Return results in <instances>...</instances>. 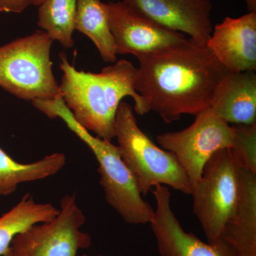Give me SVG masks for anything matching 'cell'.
<instances>
[{
    "instance_id": "obj_6",
    "label": "cell",
    "mask_w": 256,
    "mask_h": 256,
    "mask_svg": "<svg viewBox=\"0 0 256 256\" xmlns=\"http://www.w3.org/2000/svg\"><path fill=\"white\" fill-rule=\"evenodd\" d=\"M239 170L230 148L220 150L208 160L201 178L192 188L193 212L210 244L222 240L226 224L236 206Z\"/></svg>"
},
{
    "instance_id": "obj_11",
    "label": "cell",
    "mask_w": 256,
    "mask_h": 256,
    "mask_svg": "<svg viewBox=\"0 0 256 256\" xmlns=\"http://www.w3.org/2000/svg\"><path fill=\"white\" fill-rule=\"evenodd\" d=\"M138 14L206 46L213 31L210 0H122Z\"/></svg>"
},
{
    "instance_id": "obj_9",
    "label": "cell",
    "mask_w": 256,
    "mask_h": 256,
    "mask_svg": "<svg viewBox=\"0 0 256 256\" xmlns=\"http://www.w3.org/2000/svg\"><path fill=\"white\" fill-rule=\"evenodd\" d=\"M106 4L117 54H132L138 58L186 40L183 34L153 22L122 1Z\"/></svg>"
},
{
    "instance_id": "obj_21",
    "label": "cell",
    "mask_w": 256,
    "mask_h": 256,
    "mask_svg": "<svg viewBox=\"0 0 256 256\" xmlns=\"http://www.w3.org/2000/svg\"><path fill=\"white\" fill-rule=\"evenodd\" d=\"M248 12H256V0H245Z\"/></svg>"
},
{
    "instance_id": "obj_24",
    "label": "cell",
    "mask_w": 256,
    "mask_h": 256,
    "mask_svg": "<svg viewBox=\"0 0 256 256\" xmlns=\"http://www.w3.org/2000/svg\"><path fill=\"white\" fill-rule=\"evenodd\" d=\"M4 256H11V254H10V252H9V254H8V255H6Z\"/></svg>"
},
{
    "instance_id": "obj_8",
    "label": "cell",
    "mask_w": 256,
    "mask_h": 256,
    "mask_svg": "<svg viewBox=\"0 0 256 256\" xmlns=\"http://www.w3.org/2000/svg\"><path fill=\"white\" fill-rule=\"evenodd\" d=\"M86 216L76 194L60 200V214L50 222L36 224L18 234L12 242V256H77L90 247V235L80 230Z\"/></svg>"
},
{
    "instance_id": "obj_5",
    "label": "cell",
    "mask_w": 256,
    "mask_h": 256,
    "mask_svg": "<svg viewBox=\"0 0 256 256\" xmlns=\"http://www.w3.org/2000/svg\"><path fill=\"white\" fill-rule=\"evenodd\" d=\"M53 42L37 30L0 46V87L26 100H53L60 95L50 58Z\"/></svg>"
},
{
    "instance_id": "obj_19",
    "label": "cell",
    "mask_w": 256,
    "mask_h": 256,
    "mask_svg": "<svg viewBox=\"0 0 256 256\" xmlns=\"http://www.w3.org/2000/svg\"><path fill=\"white\" fill-rule=\"evenodd\" d=\"M236 138L230 148L239 166L256 173V122L232 124Z\"/></svg>"
},
{
    "instance_id": "obj_13",
    "label": "cell",
    "mask_w": 256,
    "mask_h": 256,
    "mask_svg": "<svg viewBox=\"0 0 256 256\" xmlns=\"http://www.w3.org/2000/svg\"><path fill=\"white\" fill-rule=\"evenodd\" d=\"M210 108L229 124H255L256 72H227L217 88Z\"/></svg>"
},
{
    "instance_id": "obj_4",
    "label": "cell",
    "mask_w": 256,
    "mask_h": 256,
    "mask_svg": "<svg viewBox=\"0 0 256 256\" xmlns=\"http://www.w3.org/2000/svg\"><path fill=\"white\" fill-rule=\"evenodd\" d=\"M114 138L124 164L137 181L142 195L156 185H164L186 195L192 186L171 152L156 146L138 126L132 106L120 104L114 122Z\"/></svg>"
},
{
    "instance_id": "obj_10",
    "label": "cell",
    "mask_w": 256,
    "mask_h": 256,
    "mask_svg": "<svg viewBox=\"0 0 256 256\" xmlns=\"http://www.w3.org/2000/svg\"><path fill=\"white\" fill-rule=\"evenodd\" d=\"M156 202L152 230L160 256H238L224 240L210 244L184 230L171 206V192L164 185L151 190Z\"/></svg>"
},
{
    "instance_id": "obj_20",
    "label": "cell",
    "mask_w": 256,
    "mask_h": 256,
    "mask_svg": "<svg viewBox=\"0 0 256 256\" xmlns=\"http://www.w3.org/2000/svg\"><path fill=\"white\" fill-rule=\"evenodd\" d=\"M35 0H0V12L20 13L30 5H34Z\"/></svg>"
},
{
    "instance_id": "obj_1",
    "label": "cell",
    "mask_w": 256,
    "mask_h": 256,
    "mask_svg": "<svg viewBox=\"0 0 256 256\" xmlns=\"http://www.w3.org/2000/svg\"><path fill=\"white\" fill-rule=\"evenodd\" d=\"M136 92L166 124L210 108L226 69L191 38L138 57Z\"/></svg>"
},
{
    "instance_id": "obj_25",
    "label": "cell",
    "mask_w": 256,
    "mask_h": 256,
    "mask_svg": "<svg viewBox=\"0 0 256 256\" xmlns=\"http://www.w3.org/2000/svg\"><path fill=\"white\" fill-rule=\"evenodd\" d=\"M110 2H114L116 0H110Z\"/></svg>"
},
{
    "instance_id": "obj_17",
    "label": "cell",
    "mask_w": 256,
    "mask_h": 256,
    "mask_svg": "<svg viewBox=\"0 0 256 256\" xmlns=\"http://www.w3.org/2000/svg\"><path fill=\"white\" fill-rule=\"evenodd\" d=\"M76 30L94 42L104 62H117L118 54L109 26L106 3L101 0H78Z\"/></svg>"
},
{
    "instance_id": "obj_14",
    "label": "cell",
    "mask_w": 256,
    "mask_h": 256,
    "mask_svg": "<svg viewBox=\"0 0 256 256\" xmlns=\"http://www.w3.org/2000/svg\"><path fill=\"white\" fill-rule=\"evenodd\" d=\"M238 202L222 239L238 256H256V173L240 168Z\"/></svg>"
},
{
    "instance_id": "obj_22",
    "label": "cell",
    "mask_w": 256,
    "mask_h": 256,
    "mask_svg": "<svg viewBox=\"0 0 256 256\" xmlns=\"http://www.w3.org/2000/svg\"><path fill=\"white\" fill-rule=\"evenodd\" d=\"M44 1V0H35L34 5H35V6H40Z\"/></svg>"
},
{
    "instance_id": "obj_16",
    "label": "cell",
    "mask_w": 256,
    "mask_h": 256,
    "mask_svg": "<svg viewBox=\"0 0 256 256\" xmlns=\"http://www.w3.org/2000/svg\"><path fill=\"white\" fill-rule=\"evenodd\" d=\"M60 210L50 203H38L30 193L0 216V256L10 252L12 242L18 234L36 224L50 222Z\"/></svg>"
},
{
    "instance_id": "obj_2",
    "label": "cell",
    "mask_w": 256,
    "mask_h": 256,
    "mask_svg": "<svg viewBox=\"0 0 256 256\" xmlns=\"http://www.w3.org/2000/svg\"><path fill=\"white\" fill-rule=\"evenodd\" d=\"M60 95L76 120L98 137L110 141L114 138V118L124 97L132 98L138 114L149 112L136 92L138 70L131 62L117 60L95 74L76 70L65 54H60Z\"/></svg>"
},
{
    "instance_id": "obj_15",
    "label": "cell",
    "mask_w": 256,
    "mask_h": 256,
    "mask_svg": "<svg viewBox=\"0 0 256 256\" xmlns=\"http://www.w3.org/2000/svg\"><path fill=\"white\" fill-rule=\"evenodd\" d=\"M66 164V156L60 152L45 156L38 161L22 164L0 148V196L16 191L20 184L44 180L60 172Z\"/></svg>"
},
{
    "instance_id": "obj_3",
    "label": "cell",
    "mask_w": 256,
    "mask_h": 256,
    "mask_svg": "<svg viewBox=\"0 0 256 256\" xmlns=\"http://www.w3.org/2000/svg\"><path fill=\"white\" fill-rule=\"evenodd\" d=\"M32 105L50 118H60L90 148L98 163V172L106 201L126 223H150L154 210L142 198L137 181L122 161L117 146L108 140L92 136L79 124L60 95L53 100H34Z\"/></svg>"
},
{
    "instance_id": "obj_18",
    "label": "cell",
    "mask_w": 256,
    "mask_h": 256,
    "mask_svg": "<svg viewBox=\"0 0 256 256\" xmlns=\"http://www.w3.org/2000/svg\"><path fill=\"white\" fill-rule=\"evenodd\" d=\"M78 0H44L38 6L37 24L53 40L66 48L74 45Z\"/></svg>"
},
{
    "instance_id": "obj_12",
    "label": "cell",
    "mask_w": 256,
    "mask_h": 256,
    "mask_svg": "<svg viewBox=\"0 0 256 256\" xmlns=\"http://www.w3.org/2000/svg\"><path fill=\"white\" fill-rule=\"evenodd\" d=\"M206 46L227 72H256V12L224 18L214 28Z\"/></svg>"
},
{
    "instance_id": "obj_7",
    "label": "cell",
    "mask_w": 256,
    "mask_h": 256,
    "mask_svg": "<svg viewBox=\"0 0 256 256\" xmlns=\"http://www.w3.org/2000/svg\"><path fill=\"white\" fill-rule=\"evenodd\" d=\"M193 124L180 131L160 134L156 140L171 152L188 176L192 188L201 178L208 160L235 142L233 126L216 116L210 108L196 114Z\"/></svg>"
},
{
    "instance_id": "obj_23",
    "label": "cell",
    "mask_w": 256,
    "mask_h": 256,
    "mask_svg": "<svg viewBox=\"0 0 256 256\" xmlns=\"http://www.w3.org/2000/svg\"><path fill=\"white\" fill-rule=\"evenodd\" d=\"M82 256H88L86 255V254H84V255H82ZM105 256L98 255V256Z\"/></svg>"
}]
</instances>
